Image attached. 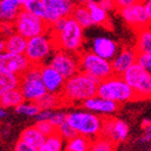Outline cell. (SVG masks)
Segmentation results:
<instances>
[{"label":"cell","instance_id":"6da1fadb","mask_svg":"<svg viewBox=\"0 0 151 151\" xmlns=\"http://www.w3.org/2000/svg\"><path fill=\"white\" fill-rule=\"evenodd\" d=\"M57 48L80 54L84 47V28L71 16L57 21L50 27Z\"/></svg>","mask_w":151,"mask_h":151},{"label":"cell","instance_id":"7a4b0ae2","mask_svg":"<svg viewBox=\"0 0 151 151\" xmlns=\"http://www.w3.org/2000/svg\"><path fill=\"white\" fill-rule=\"evenodd\" d=\"M98 86L99 81L80 70L75 76L66 79L60 96L63 103H83L98 94Z\"/></svg>","mask_w":151,"mask_h":151},{"label":"cell","instance_id":"3957f363","mask_svg":"<svg viewBox=\"0 0 151 151\" xmlns=\"http://www.w3.org/2000/svg\"><path fill=\"white\" fill-rule=\"evenodd\" d=\"M104 118L87 109L75 110L67 113V122L79 135L93 139L100 137Z\"/></svg>","mask_w":151,"mask_h":151},{"label":"cell","instance_id":"277c9868","mask_svg":"<svg viewBox=\"0 0 151 151\" xmlns=\"http://www.w3.org/2000/svg\"><path fill=\"white\" fill-rule=\"evenodd\" d=\"M98 94L100 97L116 102L120 105L137 100L135 92L131 86L124 80L122 76L116 73L99 82Z\"/></svg>","mask_w":151,"mask_h":151},{"label":"cell","instance_id":"5b68a950","mask_svg":"<svg viewBox=\"0 0 151 151\" xmlns=\"http://www.w3.org/2000/svg\"><path fill=\"white\" fill-rule=\"evenodd\" d=\"M57 50L54 38L50 32L27 39V46L24 55L32 65L41 66L46 64Z\"/></svg>","mask_w":151,"mask_h":151},{"label":"cell","instance_id":"8992f818","mask_svg":"<svg viewBox=\"0 0 151 151\" xmlns=\"http://www.w3.org/2000/svg\"><path fill=\"white\" fill-rule=\"evenodd\" d=\"M79 59L80 70L89 75L99 82L113 75L111 61L104 59L90 50H82L79 54Z\"/></svg>","mask_w":151,"mask_h":151},{"label":"cell","instance_id":"52a82bcc","mask_svg":"<svg viewBox=\"0 0 151 151\" xmlns=\"http://www.w3.org/2000/svg\"><path fill=\"white\" fill-rule=\"evenodd\" d=\"M13 24L16 33L20 34L26 39L47 33L50 32V27L44 19L31 13L24 7L17 15Z\"/></svg>","mask_w":151,"mask_h":151},{"label":"cell","instance_id":"ba28073f","mask_svg":"<svg viewBox=\"0 0 151 151\" xmlns=\"http://www.w3.org/2000/svg\"><path fill=\"white\" fill-rule=\"evenodd\" d=\"M25 101L38 102L47 92L41 79L40 66L31 65V67L20 76V85Z\"/></svg>","mask_w":151,"mask_h":151},{"label":"cell","instance_id":"9c48e42d","mask_svg":"<svg viewBox=\"0 0 151 151\" xmlns=\"http://www.w3.org/2000/svg\"><path fill=\"white\" fill-rule=\"evenodd\" d=\"M122 77L134 90L137 100L151 99V75L135 63L129 67Z\"/></svg>","mask_w":151,"mask_h":151},{"label":"cell","instance_id":"30bf717a","mask_svg":"<svg viewBox=\"0 0 151 151\" xmlns=\"http://www.w3.org/2000/svg\"><path fill=\"white\" fill-rule=\"evenodd\" d=\"M55 67L65 79H68L80 71L79 54L57 48L47 62Z\"/></svg>","mask_w":151,"mask_h":151},{"label":"cell","instance_id":"8fae6325","mask_svg":"<svg viewBox=\"0 0 151 151\" xmlns=\"http://www.w3.org/2000/svg\"><path fill=\"white\" fill-rule=\"evenodd\" d=\"M45 7L44 19L48 25H52L57 21L71 16L76 6L73 0H43Z\"/></svg>","mask_w":151,"mask_h":151},{"label":"cell","instance_id":"7c38bea8","mask_svg":"<svg viewBox=\"0 0 151 151\" xmlns=\"http://www.w3.org/2000/svg\"><path fill=\"white\" fill-rule=\"evenodd\" d=\"M119 13L125 23L135 32L150 24L145 11L144 2L137 1L133 4L119 9Z\"/></svg>","mask_w":151,"mask_h":151},{"label":"cell","instance_id":"4fadbf2b","mask_svg":"<svg viewBox=\"0 0 151 151\" xmlns=\"http://www.w3.org/2000/svg\"><path fill=\"white\" fill-rule=\"evenodd\" d=\"M101 135L111 139L116 144L123 143L129 137V126L124 120L106 116L103 121Z\"/></svg>","mask_w":151,"mask_h":151},{"label":"cell","instance_id":"5bb4252c","mask_svg":"<svg viewBox=\"0 0 151 151\" xmlns=\"http://www.w3.org/2000/svg\"><path fill=\"white\" fill-rule=\"evenodd\" d=\"M25 55L3 52L0 54V73L21 76L31 67Z\"/></svg>","mask_w":151,"mask_h":151},{"label":"cell","instance_id":"9a60e30c","mask_svg":"<svg viewBox=\"0 0 151 151\" xmlns=\"http://www.w3.org/2000/svg\"><path fill=\"white\" fill-rule=\"evenodd\" d=\"M82 104L84 109L97 113L103 118L113 116L114 113L118 112L119 108H120V104L111 101V100L105 99L103 97H100L99 94H96L92 98H89Z\"/></svg>","mask_w":151,"mask_h":151},{"label":"cell","instance_id":"2e32d148","mask_svg":"<svg viewBox=\"0 0 151 151\" xmlns=\"http://www.w3.org/2000/svg\"><path fill=\"white\" fill-rule=\"evenodd\" d=\"M121 47L116 40L105 36H97L90 41L89 50L109 61L116 56Z\"/></svg>","mask_w":151,"mask_h":151},{"label":"cell","instance_id":"e0dca14e","mask_svg":"<svg viewBox=\"0 0 151 151\" xmlns=\"http://www.w3.org/2000/svg\"><path fill=\"white\" fill-rule=\"evenodd\" d=\"M40 73L41 79L47 92L61 94L64 84L66 82V79L63 76L48 63L40 66Z\"/></svg>","mask_w":151,"mask_h":151},{"label":"cell","instance_id":"ac0fdd59","mask_svg":"<svg viewBox=\"0 0 151 151\" xmlns=\"http://www.w3.org/2000/svg\"><path fill=\"white\" fill-rule=\"evenodd\" d=\"M139 52L134 46H125L121 48L116 56L111 60L113 73L122 76L129 67L137 63Z\"/></svg>","mask_w":151,"mask_h":151},{"label":"cell","instance_id":"d6986e66","mask_svg":"<svg viewBox=\"0 0 151 151\" xmlns=\"http://www.w3.org/2000/svg\"><path fill=\"white\" fill-rule=\"evenodd\" d=\"M85 4L88 7V11L90 13V17H91V21L93 25L108 27L109 23H110L108 12H106L99 4L98 0H88Z\"/></svg>","mask_w":151,"mask_h":151},{"label":"cell","instance_id":"ffe728a7","mask_svg":"<svg viewBox=\"0 0 151 151\" xmlns=\"http://www.w3.org/2000/svg\"><path fill=\"white\" fill-rule=\"evenodd\" d=\"M22 9L20 0H0V21L13 22Z\"/></svg>","mask_w":151,"mask_h":151},{"label":"cell","instance_id":"44dd1931","mask_svg":"<svg viewBox=\"0 0 151 151\" xmlns=\"http://www.w3.org/2000/svg\"><path fill=\"white\" fill-rule=\"evenodd\" d=\"M134 48L139 54L151 55V24L135 32Z\"/></svg>","mask_w":151,"mask_h":151},{"label":"cell","instance_id":"7402d4cb","mask_svg":"<svg viewBox=\"0 0 151 151\" xmlns=\"http://www.w3.org/2000/svg\"><path fill=\"white\" fill-rule=\"evenodd\" d=\"M26 46H27V39L16 32L5 38V52L24 55Z\"/></svg>","mask_w":151,"mask_h":151},{"label":"cell","instance_id":"603a6c76","mask_svg":"<svg viewBox=\"0 0 151 151\" xmlns=\"http://www.w3.org/2000/svg\"><path fill=\"white\" fill-rule=\"evenodd\" d=\"M45 139H46V137L36 126H29V127L22 130V132L20 133V139L32 145V146L37 147V148H40L42 146Z\"/></svg>","mask_w":151,"mask_h":151},{"label":"cell","instance_id":"cb8c5ba5","mask_svg":"<svg viewBox=\"0 0 151 151\" xmlns=\"http://www.w3.org/2000/svg\"><path fill=\"white\" fill-rule=\"evenodd\" d=\"M24 97L22 94L20 88H14L5 93H3L0 97V106L3 108H16L18 105L24 102Z\"/></svg>","mask_w":151,"mask_h":151},{"label":"cell","instance_id":"d4e9b609","mask_svg":"<svg viewBox=\"0 0 151 151\" xmlns=\"http://www.w3.org/2000/svg\"><path fill=\"white\" fill-rule=\"evenodd\" d=\"M71 17H73L76 21L78 22L84 29H87V28L91 27L93 25L91 21V17H90V13L85 3L76 4L75 9L73 11V14H71Z\"/></svg>","mask_w":151,"mask_h":151},{"label":"cell","instance_id":"484cf974","mask_svg":"<svg viewBox=\"0 0 151 151\" xmlns=\"http://www.w3.org/2000/svg\"><path fill=\"white\" fill-rule=\"evenodd\" d=\"M65 139L60 135L58 131L48 135L45 139L42 146L39 148L40 151H65Z\"/></svg>","mask_w":151,"mask_h":151},{"label":"cell","instance_id":"4316f807","mask_svg":"<svg viewBox=\"0 0 151 151\" xmlns=\"http://www.w3.org/2000/svg\"><path fill=\"white\" fill-rule=\"evenodd\" d=\"M20 85V76L0 73V97L6 91L18 88Z\"/></svg>","mask_w":151,"mask_h":151},{"label":"cell","instance_id":"83f0119b","mask_svg":"<svg viewBox=\"0 0 151 151\" xmlns=\"http://www.w3.org/2000/svg\"><path fill=\"white\" fill-rule=\"evenodd\" d=\"M90 144H91L90 139L77 134L67 141L65 151H88Z\"/></svg>","mask_w":151,"mask_h":151},{"label":"cell","instance_id":"f1b7e54d","mask_svg":"<svg viewBox=\"0 0 151 151\" xmlns=\"http://www.w3.org/2000/svg\"><path fill=\"white\" fill-rule=\"evenodd\" d=\"M39 104L41 109H50L54 110L55 108L59 106L60 104L63 103L61 96L57 93H52V92H46V93L37 102Z\"/></svg>","mask_w":151,"mask_h":151},{"label":"cell","instance_id":"f546056e","mask_svg":"<svg viewBox=\"0 0 151 151\" xmlns=\"http://www.w3.org/2000/svg\"><path fill=\"white\" fill-rule=\"evenodd\" d=\"M116 143H113L111 139L100 135L91 139L88 151H116Z\"/></svg>","mask_w":151,"mask_h":151},{"label":"cell","instance_id":"4dcf8cb0","mask_svg":"<svg viewBox=\"0 0 151 151\" xmlns=\"http://www.w3.org/2000/svg\"><path fill=\"white\" fill-rule=\"evenodd\" d=\"M41 108L37 102H31V101H24L20 105L15 108V111L18 114L26 116H36L38 113L40 112Z\"/></svg>","mask_w":151,"mask_h":151},{"label":"cell","instance_id":"1f68e13d","mask_svg":"<svg viewBox=\"0 0 151 151\" xmlns=\"http://www.w3.org/2000/svg\"><path fill=\"white\" fill-rule=\"evenodd\" d=\"M24 9H26L27 11H29L33 14L37 15V16L43 18L44 17V12H45V7L44 3H43V0H35L33 2L28 3L27 5L24 6Z\"/></svg>","mask_w":151,"mask_h":151},{"label":"cell","instance_id":"d6a6232c","mask_svg":"<svg viewBox=\"0 0 151 151\" xmlns=\"http://www.w3.org/2000/svg\"><path fill=\"white\" fill-rule=\"evenodd\" d=\"M57 131L59 132L60 135H61L65 141H68V139H70L71 137L77 135V133H76V131L73 130V128L69 125L67 121H66L64 124H62L61 126H59V127L57 128Z\"/></svg>","mask_w":151,"mask_h":151},{"label":"cell","instance_id":"836d02e7","mask_svg":"<svg viewBox=\"0 0 151 151\" xmlns=\"http://www.w3.org/2000/svg\"><path fill=\"white\" fill-rule=\"evenodd\" d=\"M35 126L42 132L45 137H48V135L52 134L54 132L57 131V128L52 125L50 121H41V122H37V124H36Z\"/></svg>","mask_w":151,"mask_h":151},{"label":"cell","instance_id":"e575fe53","mask_svg":"<svg viewBox=\"0 0 151 151\" xmlns=\"http://www.w3.org/2000/svg\"><path fill=\"white\" fill-rule=\"evenodd\" d=\"M137 63L142 66V68L151 75V55L149 54H139L137 55Z\"/></svg>","mask_w":151,"mask_h":151},{"label":"cell","instance_id":"d590c367","mask_svg":"<svg viewBox=\"0 0 151 151\" xmlns=\"http://www.w3.org/2000/svg\"><path fill=\"white\" fill-rule=\"evenodd\" d=\"M66 121H67V113L64 112V111H54L50 122L52 123L55 127L58 128L62 124H64Z\"/></svg>","mask_w":151,"mask_h":151},{"label":"cell","instance_id":"8d00e7d4","mask_svg":"<svg viewBox=\"0 0 151 151\" xmlns=\"http://www.w3.org/2000/svg\"><path fill=\"white\" fill-rule=\"evenodd\" d=\"M15 27L13 22H1L0 21V35L6 38L7 36L15 33Z\"/></svg>","mask_w":151,"mask_h":151},{"label":"cell","instance_id":"74e56055","mask_svg":"<svg viewBox=\"0 0 151 151\" xmlns=\"http://www.w3.org/2000/svg\"><path fill=\"white\" fill-rule=\"evenodd\" d=\"M14 151H40V150L37 147L32 146V145L23 142L22 139H19L16 143V145H15Z\"/></svg>","mask_w":151,"mask_h":151},{"label":"cell","instance_id":"f35d334b","mask_svg":"<svg viewBox=\"0 0 151 151\" xmlns=\"http://www.w3.org/2000/svg\"><path fill=\"white\" fill-rule=\"evenodd\" d=\"M55 110H50V109H41L40 112L38 113L35 116L37 122H41V121H50L52 118V113Z\"/></svg>","mask_w":151,"mask_h":151},{"label":"cell","instance_id":"ab89813d","mask_svg":"<svg viewBox=\"0 0 151 151\" xmlns=\"http://www.w3.org/2000/svg\"><path fill=\"white\" fill-rule=\"evenodd\" d=\"M98 2H99V4L108 13L113 12V11L116 9L114 0H98ZM116 11H118V9H116Z\"/></svg>","mask_w":151,"mask_h":151},{"label":"cell","instance_id":"60d3db41","mask_svg":"<svg viewBox=\"0 0 151 151\" xmlns=\"http://www.w3.org/2000/svg\"><path fill=\"white\" fill-rule=\"evenodd\" d=\"M139 0H114V3H116V9H121L123 7H126L128 5H131L133 3L137 2Z\"/></svg>","mask_w":151,"mask_h":151},{"label":"cell","instance_id":"b9f144b4","mask_svg":"<svg viewBox=\"0 0 151 151\" xmlns=\"http://www.w3.org/2000/svg\"><path fill=\"white\" fill-rule=\"evenodd\" d=\"M145 5V11H146L147 17L149 19V22L151 24V0H147L146 2H144Z\"/></svg>","mask_w":151,"mask_h":151},{"label":"cell","instance_id":"7bdbcfd3","mask_svg":"<svg viewBox=\"0 0 151 151\" xmlns=\"http://www.w3.org/2000/svg\"><path fill=\"white\" fill-rule=\"evenodd\" d=\"M142 127L144 128V131H151V120L145 119L142 122Z\"/></svg>","mask_w":151,"mask_h":151},{"label":"cell","instance_id":"ee69618b","mask_svg":"<svg viewBox=\"0 0 151 151\" xmlns=\"http://www.w3.org/2000/svg\"><path fill=\"white\" fill-rule=\"evenodd\" d=\"M151 141V131H145L144 134L142 135L141 142L143 143H149Z\"/></svg>","mask_w":151,"mask_h":151},{"label":"cell","instance_id":"f6af8a7d","mask_svg":"<svg viewBox=\"0 0 151 151\" xmlns=\"http://www.w3.org/2000/svg\"><path fill=\"white\" fill-rule=\"evenodd\" d=\"M5 52V38L0 35V54Z\"/></svg>","mask_w":151,"mask_h":151},{"label":"cell","instance_id":"bcb514c9","mask_svg":"<svg viewBox=\"0 0 151 151\" xmlns=\"http://www.w3.org/2000/svg\"><path fill=\"white\" fill-rule=\"evenodd\" d=\"M6 116V111H5V108L0 106V119H3Z\"/></svg>","mask_w":151,"mask_h":151},{"label":"cell","instance_id":"7dc6e473","mask_svg":"<svg viewBox=\"0 0 151 151\" xmlns=\"http://www.w3.org/2000/svg\"><path fill=\"white\" fill-rule=\"evenodd\" d=\"M20 1H21L22 5H23V7H24V6H25V5H27L28 3L33 2V1H35V0H20Z\"/></svg>","mask_w":151,"mask_h":151},{"label":"cell","instance_id":"c3c4849f","mask_svg":"<svg viewBox=\"0 0 151 151\" xmlns=\"http://www.w3.org/2000/svg\"><path fill=\"white\" fill-rule=\"evenodd\" d=\"M76 2V4H78V3H86L88 0H73Z\"/></svg>","mask_w":151,"mask_h":151},{"label":"cell","instance_id":"681fc988","mask_svg":"<svg viewBox=\"0 0 151 151\" xmlns=\"http://www.w3.org/2000/svg\"><path fill=\"white\" fill-rule=\"evenodd\" d=\"M139 1H141V2H146L147 0H139Z\"/></svg>","mask_w":151,"mask_h":151},{"label":"cell","instance_id":"f907efd6","mask_svg":"<svg viewBox=\"0 0 151 151\" xmlns=\"http://www.w3.org/2000/svg\"><path fill=\"white\" fill-rule=\"evenodd\" d=\"M150 151H151V150H150Z\"/></svg>","mask_w":151,"mask_h":151}]
</instances>
